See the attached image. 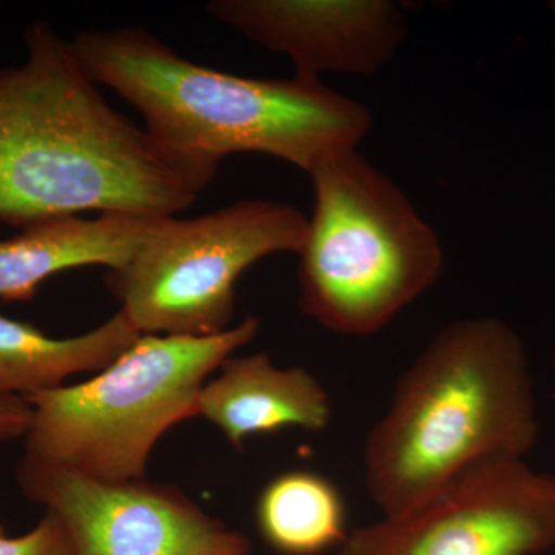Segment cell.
<instances>
[{
    "mask_svg": "<svg viewBox=\"0 0 555 555\" xmlns=\"http://www.w3.org/2000/svg\"><path fill=\"white\" fill-rule=\"evenodd\" d=\"M27 61L0 69V222L25 228L83 211L167 218L214 182L218 166L175 152L102 96L43 21Z\"/></svg>",
    "mask_w": 555,
    "mask_h": 555,
    "instance_id": "6da1fadb",
    "label": "cell"
},
{
    "mask_svg": "<svg viewBox=\"0 0 555 555\" xmlns=\"http://www.w3.org/2000/svg\"><path fill=\"white\" fill-rule=\"evenodd\" d=\"M72 47L98 86L141 113L153 138L218 167L230 155L258 153L310 175L358 150L371 130L366 105L321 79L230 75L185 60L139 27L82 31Z\"/></svg>",
    "mask_w": 555,
    "mask_h": 555,
    "instance_id": "7a4b0ae2",
    "label": "cell"
},
{
    "mask_svg": "<svg viewBox=\"0 0 555 555\" xmlns=\"http://www.w3.org/2000/svg\"><path fill=\"white\" fill-rule=\"evenodd\" d=\"M539 436L534 378L517 332L495 317L456 321L401 375L369 430V495L383 516H396L478 463L526 459Z\"/></svg>",
    "mask_w": 555,
    "mask_h": 555,
    "instance_id": "3957f363",
    "label": "cell"
},
{
    "mask_svg": "<svg viewBox=\"0 0 555 555\" xmlns=\"http://www.w3.org/2000/svg\"><path fill=\"white\" fill-rule=\"evenodd\" d=\"M313 214L299 251V305L328 331H382L443 272L436 230L358 150L310 173Z\"/></svg>",
    "mask_w": 555,
    "mask_h": 555,
    "instance_id": "277c9868",
    "label": "cell"
},
{
    "mask_svg": "<svg viewBox=\"0 0 555 555\" xmlns=\"http://www.w3.org/2000/svg\"><path fill=\"white\" fill-rule=\"evenodd\" d=\"M259 332L257 317L217 335H150L96 377L25 397V454L109 483L145 480L159 438L196 416L208 377Z\"/></svg>",
    "mask_w": 555,
    "mask_h": 555,
    "instance_id": "5b68a950",
    "label": "cell"
},
{
    "mask_svg": "<svg viewBox=\"0 0 555 555\" xmlns=\"http://www.w3.org/2000/svg\"><path fill=\"white\" fill-rule=\"evenodd\" d=\"M309 218L278 201L248 199L193 219L160 218L107 288L142 334L208 337L232 327L236 283L259 259L299 254Z\"/></svg>",
    "mask_w": 555,
    "mask_h": 555,
    "instance_id": "8992f818",
    "label": "cell"
},
{
    "mask_svg": "<svg viewBox=\"0 0 555 555\" xmlns=\"http://www.w3.org/2000/svg\"><path fill=\"white\" fill-rule=\"evenodd\" d=\"M555 546V476L526 459L463 470L396 516L353 529L338 555H537Z\"/></svg>",
    "mask_w": 555,
    "mask_h": 555,
    "instance_id": "52a82bcc",
    "label": "cell"
},
{
    "mask_svg": "<svg viewBox=\"0 0 555 555\" xmlns=\"http://www.w3.org/2000/svg\"><path fill=\"white\" fill-rule=\"evenodd\" d=\"M16 477L64 524L76 555H211L233 532L170 486L94 480L27 454Z\"/></svg>",
    "mask_w": 555,
    "mask_h": 555,
    "instance_id": "ba28073f",
    "label": "cell"
},
{
    "mask_svg": "<svg viewBox=\"0 0 555 555\" xmlns=\"http://www.w3.org/2000/svg\"><path fill=\"white\" fill-rule=\"evenodd\" d=\"M208 14L294 62L295 75H374L403 39V17L386 0H214Z\"/></svg>",
    "mask_w": 555,
    "mask_h": 555,
    "instance_id": "9c48e42d",
    "label": "cell"
},
{
    "mask_svg": "<svg viewBox=\"0 0 555 555\" xmlns=\"http://www.w3.org/2000/svg\"><path fill=\"white\" fill-rule=\"evenodd\" d=\"M196 416L241 449L247 438L288 427L321 433L331 423L332 408L326 389L309 371L278 367L261 352L228 358L201 389Z\"/></svg>",
    "mask_w": 555,
    "mask_h": 555,
    "instance_id": "30bf717a",
    "label": "cell"
},
{
    "mask_svg": "<svg viewBox=\"0 0 555 555\" xmlns=\"http://www.w3.org/2000/svg\"><path fill=\"white\" fill-rule=\"evenodd\" d=\"M160 218L101 214L42 219L20 235L0 240V299L31 301L39 287L65 270L124 268Z\"/></svg>",
    "mask_w": 555,
    "mask_h": 555,
    "instance_id": "8fae6325",
    "label": "cell"
},
{
    "mask_svg": "<svg viewBox=\"0 0 555 555\" xmlns=\"http://www.w3.org/2000/svg\"><path fill=\"white\" fill-rule=\"evenodd\" d=\"M119 309L87 334L51 338L38 327L0 315V396L28 397L65 386V379L101 372L141 338Z\"/></svg>",
    "mask_w": 555,
    "mask_h": 555,
    "instance_id": "7c38bea8",
    "label": "cell"
},
{
    "mask_svg": "<svg viewBox=\"0 0 555 555\" xmlns=\"http://www.w3.org/2000/svg\"><path fill=\"white\" fill-rule=\"evenodd\" d=\"M255 517L259 534L283 555H320L350 534L341 492L310 470L272 478L259 492Z\"/></svg>",
    "mask_w": 555,
    "mask_h": 555,
    "instance_id": "4fadbf2b",
    "label": "cell"
},
{
    "mask_svg": "<svg viewBox=\"0 0 555 555\" xmlns=\"http://www.w3.org/2000/svg\"><path fill=\"white\" fill-rule=\"evenodd\" d=\"M0 555H76L64 524L46 511L38 525L20 537L0 532Z\"/></svg>",
    "mask_w": 555,
    "mask_h": 555,
    "instance_id": "5bb4252c",
    "label": "cell"
},
{
    "mask_svg": "<svg viewBox=\"0 0 555 555\" xmlns=\"http://www.w3.org/2000/svg\"><path fill=\"white\" fill-rule=\"evenodd\" d=\"M31 406L22 397L0 396V441H13L27 436Z\"/></svg>",
    "mask_w": 555,
    "mask_h": 555,
    "instance_id": "9a60e30c",
    "label": "cell"
},
{
    "mask_svg": "<svg viewBox=\"0 0 555 555\" xmlns=\"http://www.w3.org/2000/svg\"><path fill=\"white\" fill-rule=\"evenodd\" d=\"M250 554V542L247 537L233 531L229 537L228 542L224 543L218 551L211 555H248Z\"/></svg>",
    "mask_w": 555,
    "mask_h": 555,
    "instance_id": "2e32d148",
    "label": "cell"
},
{
    "mask_svg": "<svg viewBox=\"0 0 555 555\" xmlns=\"http://www.w3.org/2000/svg\"><path fill=\"white\" fill-rule=\"evenodd\" d=\"M553 372H554V378H553V398L555 401V346H554V352H553Z\"/></svg>",
    "mask_w": 555,
    "mask_h": 555,
    "instance_id": "e0dca14e",
    "label": "cell"
},
{
    "mask_svg": "<svg viewBox=\"0 0 555 555\" xmlns=\"http://www.w3.org/2000/svg\"><path fill=\"white\" fill-rule=\"evenodd\" d=\"M0 532H3V528H2V525H0Z\"/></svg>",
    "mask_w": 555,
    "mask_h": 555,
    "instance_id": "ac0fdd59",
    "label": "cell"
}]
</instances>
